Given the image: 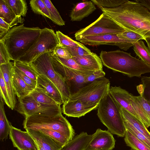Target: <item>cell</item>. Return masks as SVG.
Here are the masks:
<instances>
[{
    "label": "cell",
    "mask_w": 150,
    "mask_h": 150,
    "mask_svg": "<svg viewBox=\"0 0 150 150\" xmlns=\"http://www.w3.org/2000/svg\"><path fill=\"white\" fill-rule=\"evenodd\" d=\"M14 147L18 150H37L35 142L26 131H22L11 125L9 134Z\"/></svg>",
    "instance_id": "cell-14"
},
{
    "label": "cell",
    "mask_w": 150,
    "mask_h": 150,
    "mask_svg": "<svg viewBox=\"0 0 150 150\" xmlns=\"http://www.w3.org/2000/svg\"><path fill=\"white\" fill-rule=\"evenodd\" d=\"M38 130L50 136L63 147L70 141L67 137L57 131L47 129Z\"/></svg>",
    "instance_id": "cell-38"
},
{
    "label": "cell",
    "mask_w": 150,
    "mask_h": 150,
    "mask_svg": "<svg viewBox=\"0 0 150 150\" xmlns=\"http://www.w3.org/2000/svg\"><path fill=\"white\" fill-rule=\"evenodd\" d=\"M72 58L80 65L91 71H103V64L101 59L96 53L91 52L82 56Z\"/></svg>",
    "instance_id": "cell-21"
},
{
    "label": "cell",
    "mask_w": 150,
    "mask_h": 150,
    "mask_svg": "<svg viewBox=\"0 0 150 150\" xmlns=\"http://www.w3.org/2000/svg\"><path fill=\"white\" fill-rule=\"evenodd\" d=\"M0 96L2 98L4 103L11 108L10 100L7 88L1 72L0 71Z\"/></svg>",
    "instance_id": "cell-43"
},
{
    "label": "cell",
    "mask_w": 150,
    "mask_h": 150,
    "mask_svg": "<svg viewBox=\"0 0 150 150\" xmlns=\"http://www.w3.org/2000/svg\"><path fill=\"white\" fill-rule=\"evenodd\" d=\"M141 80L142 84L137 86V90L150 105V75L142 77Z\"/></svg>",
    "instance_id": "cell-34"
},
{
    "label": "cell",
    "mask_w": 150,
    "mask_h": 150,
    "mask_svg": "<svg viewBox=\"0 0 150 150\" xmlns=\"http://www.w3.org/2000/svg\"><path fill=\"white\" fill-rule=\"evenodd\" d=\"M30 4L31 10L35 13L51 19L49 12L42 0H31Z\"/></svg>",
    "instance_id": "cell-32"
},
{
    "label": "cell",
    "mask_w": 150,
    "mask_h": 150,
    "mask_svg": "<svg viewBox=\"0 0 150 150\" xmlns=\"http://www.w3.org/2000/svg\"><path fill=\"white\" fill-rule=\"evenodd\" d=\"M14 65L22 71L32 79L37 81L38 74L34 70L30 64L13 61Z\"/></svg>",
    "instance_id": "cell-33"
},
{
    "label": "cell",
    "mask_w": 150,
    "mask_h": 150,
    "mask_svg": "<svg viewBox=\"0 0 150 150\" xmlns=\"http://www.w3.org/2000/svg\"><path fill=\"white\" fill-rule=\"evenodd\" d=\"M97 116L112 134L125 137L126 129L117 103L109 93L100 101L97 108Z\"/></svg>",
    "instance_id": "cell-5"
},
{
    "label": "cell",
    "mask_w": 150,
    "mask_h": 150,
    "mask_svg": "<svg viewBox=\"0 0 150 150\" xmlns=\"http://www.w3.org/2000/svg\"><path fill=\"white\" fill-rule=\"evenodd\" d=\"M15 109L25 117L38 114L54 116L62 114L60 105H50L36 102L29 95L22 98H17Z\"/></svg>",
    "instance_id": "cell-10"
},
{
    "label": "cell",
    "mask_w": 150,
    "mask_h": 150,
    "mask_svg": "<svg viewBox=\"0 0 150 150\" xmlns=\"http://www.w3.org/2000/svg\"><path fill=\"white\" fill-rule=\"evenodd\" d=\"M50 54L53 67L55 71L61 75L67 82L69 87L70 82L79 86V88L86 84L85 79L88 75L71 69L62 64L57 56L52 52Z\"/></svg>",
    "instance_id": "cell-12"
},
{
    "label": "cell",
    "mask_w": 150,
    "mask_h": 150,
    "mask_svg": "<svg viewBox=\"0 0 150 150\" xmlns=\"http://www.w3.org/2000/svg\"><path fill=\"white\" fill-rule=\"evenodd\" d=\"M123 123L125 129L128 130L138 139L150 148V140L149 139L130 125L124 122Z\"/></svg>",
    "instance_id": "cell-41"
},
{
    "label": "cell",
    "mask_w": 150,
    "mask_h": 150,
    "mask_svg": "<svg viewBox=\"0 0 150 150\" xmlns=\"http://www.w3.org/2000/svg\"><path fill=\"white\" fill-rule=\"evenodd\" d=\"M37 148V150H47L40 145L38 144L35 142Z\"/></svg>",
    "instance_id": "cell-51"
},
{
    "label": "cell",
    "mask_w": 150,
    "mask_h": 150,
    "mask_svg": "<svg viewBox=\"0 0 150 150\" xmlns=\"http://www.w3.org/2000/svg\"><path fill=\"white\" fill-rule=\"evenodd\" d=\"M96 9L91 1H85L77 3L72 8L70 14L71 21H80L88 17Z\"/></svg>",
    "instance_id": "cell-20"
},
{
    "label": "cell",
    "mask_w": 150,
    "mask_h": 150,
    "mask_svg": "<svg viewBox=\"0 0 150 150\" xmlns=\"http://www.w3.org/2000/svg\"><path fill=\"white\" fill-rule=\"evenodd\" d=\"M14 72L18 75L26 83L35 88L37 86V81H35L28 76L22 71L15 67L13 64Z\"/></svg>",
    "instance_id": "cell-46"
},
{
    "label": "cell",
    "mask_w": 150,
    "mask_h": 150,
    "mask_svg": "<svg viewBox=\"0 0 150 150\" xmlns=\"http://www.w3.org/2000/svg\"><path fill=\"white\" fill-rule=\"evenodd\" d=\"M56 34L60 46L65 47H73L82 46L81 43L72 40L59 30L56 31Z\"/></svg>",
    "instance_id": "cell-37"
},
{
    "label": "cell",
    "mask_w": 150,
    "mask_h": 150,
    "mask_svg": "<svg viewBox=\"0 0 150 150\" xmlns=\"http://www.w3.org/2000/svg\"><path fill=\"white\" fill-rule=\"evenodd\" d=\"M13 82L15 91L18 98H23L29 95L35 88L26 83L14 71Z\"/></svg>",
    "instance_id": "cell-25"
},
{
    "label": "cell",
    "mask_w": 150,
    "mask_h": 150,
    "mask_svg": "<svg viewBox=\"0 0 150 150\" xmlns=\"http://www.w3.org/2000/svg\"><path fill=\"white\" fill-rule=\"evenodd\" d=\"M100 9L125 30L150 37V11L135 1L127 0L117 7Z\"/></svg>",
    "instance_id": "cell-1"
},
{
    "label": "cell",
    "mask_w": 150,
    "mask_h": 150,
    "mask_svg": "<svg viewBox=\"0 0 150 150\" xmlns=\"http://www.w3.org/2000/svg\"><path fill=\"white\" fill-rule=\"evenodd\" d=\"M63 104L62 112L68 117L79 118L96 109L78 100H68L64 102Z\"/></svg>",
    "instance_id": "cell-15"
},
{
    "label": "cell",
    "mask_w": 150,
    "mask_h": 150,
    "mask_svg": "<svg viewBox=\"0 0 150 150\" xmlns=\"http://www.w3.org/2000/svg\"><path fill=\"white\" fill-rule=\"evenodd\" d=\"M135 1L141 4L150 11V0H136Z\"/></svg>",
    "instance_id": "cell-49"
},
{
    "label": "cell",
    "mask_w": 150,
    "mask_h": 150,
    "mask_svg": "<svg viewBox=\"0 0 150 150\" xmlns=\"http://www.w3.org/2000/svg\"><path fill=\"white\" fill-rule=\"evenodd\" d=\"M134 50L141 60L150 66V51L142 40L133 43Z\"/></svg>",
    "instance_id": "cell-28"
},
{
    "label": "cell",
    "mask_w": 150,
    "mask_h": 150,
    "mask_svg": "<svg viewBox=\"0 0 150 150\" xmlns=\"http://www.w3.org/2000/svg\"><path fill=\"white\" fill-rule=\"evenodd\" d=\"M46 5L50 15V20L54 24L59 26L65 25V22L52 2L50 0H42Z\"/></svg>",
    "instance_id": "cell-30"
},
{
    "label": "cell",
    "mask_w": 150,
    "mask_h": 150,
    "mask_svg": "<svg viewBox=\"0 0 150 150\" xmlns=\"http://www.w3.org/2000/svg\"><path fill=\"white\" fill-rule=\"evenodd\" d=\"M109 93L118 103L138 119L132 105L131 94L120 87L116 86L110 87Z\"/></svg>",
    "instance_id": "cell-17"
},
{
    "label": "cell",
    "mask_w": 150,
    "mask_h": 150,
    "mask_svg": "<svg viewBox=\"0 0 150 150\" xmlns=\"http://www.w3.org/2000/svg\"><path fill=\"white\" fill-rule=\"evenodd\" d=\"M0 18L9 24L11 28L24 22L21 16L16 15L4 0H0Z\"/></svg>",
    "instance_id": "cell-24"
},
{
    "label": "cell",
    "mask_w": 150,
    "mask_h": 150,
    "mask_svg": "<svg viewBox=\"0 0 150 150\" xmlns=\"http://www.w3.org/2000/svg\"><path fill=\"white\" fill-rule=\"evenodd\" d=\"M105 74V73L103 70L95 71L92 74L88 75L86 76L85 82L86 84L89 83L98 79L104 77Z\"/></svg>",
    "instance_id": "cell-48"
},
{
    "label": "cell",
    "mask_w": 150,
    "mask_h": 150,
    "mask_svg": "<svg viewBox=\"0 0 150 150\" xmlns=\"http://www.w3.org/2000/svg\"><path fill=\"white\" fill-rule=\"evenodd\" d=\"M92 137V134L82 132L69 141L62 150H85Z\"/></svg>",
    "instance_id": "cell-23"
},
{
    "label": "cell",
    "mask_w": 150,
    "mask_h": 150,
    "mask_svg": "<svg viewBox=\"0 0 150 150\" xmlns=\"http://www.w3.org/2000/svg\"><path fill=\"white\" fill-rule=\"evenodd\" d=\"M91 1L101 9L117 7L125 3L127 0H92Z\"/></svg>",
    "instance_id": "cell-39"
},
{
    "label": "cell",
    "mask_w": 150,
    "mask_h": 150,
    "mask_svg": "<svg viewBox=\"0 0 150 150\" xmlns=\"http://www.w3.org/2000/svg\"><path fill=\"white\" fill-rule=\"evenodd\" d=\"M126 129L124 140L127 145L133 150H150V148Z\"/></svg>",
    "instance_id": "cell-27"
},
{
    "label": "cell",
    "mask_w": 150,
    "mask_h": 150,
    "mask_svg": "<svg viewBox=\"0 0 150 150\" xmlns=\"http://www.w3.org/2000/svg\"><path fill=\"white\" fill-rule=\"evenodd\" d=\"M25 117L23 125L25 129H47L57 131L65 135L69 141L75 137L74 129L62 114L54 116L36 114Z\"/></svg>",
    "instance_id": "cell-4"
},
{
    "label": "cell",
    "mask_w": 150,
    "mask_h": 150,
    "mask_svg": "<svg viewBox=\"0 0 150 150\" xmlns=\"http://www.w3.org/2000/svg\"><path fill=\"white\" fill-rule=\"evenodd\" d=\"M4 101L0 96V139L3 141L7 139L11 130V125L5 114Z\"/></svg>",
    "instance_id": "cell-26"
},
{
    "label": "cell",
    "mask_w": 150,
    "mask_h": 150,
    "mask_svg": "<svg viewBox=\"0 0 150 150\" xmlns=\"http://www.w3.org/2000/svg\"><path fill=\"white\" fill-rule=\"evenodd\" d=\"M83 44L96 46L102 45L116 46L125 51L133 46V42L119 37L116 34L85 36L76 40Z\"/></svg>",
    "instance_id": "cell-11"
},
{
    "label": "cell",
    "mask_w": 150,
    "mask_h": 150,
    "mask_svg": "<svg viewBox=\"0 0 150 150\" xmlns=\"http://www.w3.org/2000/svg\"><path fill=\"white\" fill-rule=\"evenodd\" d=\"M8 6L17 16L25 17L28 10L25 0H4Z\"/></svg>",
    "instance_id": "cell-29"
},
{
    "label": "cell",
    "mask_w": 150,
    "mask_h": 150,
    "mask_svg": "<svg viewBox=\"0 0 150 150\" xmlns=\"http://www.w3.org/2000/svg\"><path fill=\"white\" fill-rule=\"evenodd\" d=\"M115 141L108 130L98 129L92 134V137L85 150H112Z\"/></svg>",
    "instance_id": "cell-13"
},
{
    "label": "cell",
    "mask_w": 150,
    "mask_h": 150,
    "mask_svg": "<svg viewBox=\"0 0 150 150\" xmlns=\"http://www.w3.org/2000/svg\"><path fill=\"white\" fill-rule=\"evenodd\" d=\"M42 30L38 27H28L22 24L11 28L0 39L13 61L27 51L39 37Z\"/></svg>",
    "instance_id": "cell-3"
},
{
    "label": "cell",
    "mask_w": 150,
    "mask_h": 150,
    "mask_svg": "<svg viewBox=\"0 0 150 150\" xmlns=\"http://www.w3.org/2000/svg\"><path fill=\"white\" fill-rule=\"evenodd\" d=\"M110 85L108 79L104 77L98 79L71 94L68 100H78L96 109L100 101L109 93Z\"/></svg>",
    "instance_id": "cell-6"
},
{
    "label": "cell",
    "mask_w": 150,
    "mask_h": 150,
    "mask_svg": "<svg viewBox=\"0 0 150 150\" xmlns=\"http://www.w3.org/2000/svg\"><path fill=\"white\" fill-rule=\"evenodd\" d=\"M100 54L103 65L129 77H140L143 74L150 73V66L132 56L130 53L118 50L108 52L102 50Z\"/></svg>",
    "instance_id": "cell-2"
},
{
    "label": "cell",
    "mask_w": 150,
    "mask_h": 150,
    "mask_svg": "<svg viewBox=\"0 0 150 150\" xmlns=\"http://www.w3.org/2000/svg\"><path fill=\"white\" fill-rule=\"evenodd\" d=\"M0 71L2 74L7 88L10 100L11 109L13 110L15 109L17 102L13 82V62H10L7 64L0 65Z\"/></svg>",
    "instance_id": "cell-16"
},
{
    "label": "cell",
    "mask_w": 150,
    "mask_h": 150,
    "mask_svg": "<svg viewBox=\"0 0 150 150\" xmlns=\"http://www.w3.org/2000/svg\"><path fill=\"white\" fill-rule=\"evenodd\" d=\"M131 104L135 112L138 119L142 122L147 127H150V121L144 112L139 103L132 95L131 97Z\"/></svg>",
    "instance_id": "cell-36"
},
{
    "label": "cell",
    "mask_w": 150,
    "mask_h": 150,
    "mask_svg": "<svg viewBox=\"0 0 150 150\" xmlns=\"http://www.w3.org/2000/svg\"><path fill=\"white\" fill-rule=\"evenodd\" d=\"M72 57L82 56L91 53V51L84 45L73 47H66Z\"/></svg>",
    "instance_id": "cell-42"
},
{
    "label": "cell",
    "mask_w": 150,
    "mask_h": 150,
    "mask_svg": "<svg viewBox=\"0 0 150 150\" xmlns=\"http://www.w3.org/2000/svg\"><path fill=\"white\" fill-rule=\"evenodd\" d=\"M30 64L38 75L45 76L55 86L64 102L68 100L71 94L70 87L65 79L54 70L50 52L44 54Z\"/></svg>",
    "instance_id": "cell-7"
},
{
    "label": "cell",
    "mask_w": 150,
    "mask_h": 150,
    "mask_svg": "<svg viewBox=\"0 0 150 150\" xmlns=\"http://www.w3.org/2000/svg\"><path fill=\"white\" fill-rule=\"evenodd\" d=\"M117 35L121 39L131 41L133 43L142 40H144L145 38L143 35L137 32L129 30H125L117 34Z\"/></svg>",
    "instance_id": "cell-40"
},
{
    "label": "cell",
    "mask_w": 150,
    "mask_h": 150,
    "mask_svg": "<svg viewBox=\"0 0 150 150\" xmlns=\"http://www.w3.org/2000/svg\"><path fill=\"white\" fill-rule=\"evenodd\" d=\"M37 102L45 104L55 105L58 104L40 89L36 87L30 94Z\"/></svg>",
    "instance_id": "cell-31"
},
{
    "label": "cell",
    "mask_w": 150,
    "mask_h": 150,
    "mask_svg": "<svg viewBox=\"0 0 150 150\" xmlns=\"http://www.w3.org/2000/svg\"><path fill=\"white\" fill-rule=\"evenodd\" d=\"M52 52L57 57L64 59H69L72 57L66 47L59 45Z\"/></svg>",
    "instance_id": "cell-47"
},
{
    "label": "cell",
    "mask_w": 150,
    "mask_h": 150,
    "mask_svg": "<svg viewBox=\"0 0 150 150\" xmlns=\"http://www.w3.org/2000/svg\"><path fill=\"white\" fill-rule=\"evenodd\" d=\"M150 121V105L142 95L134 96Z\"/></svg>",
    "instance_id": "cell-45"
},
{
    "label": "cell",
    "mask_w": 150,
    "mask_h": 150,
    "mask_svg": "<svg viewBox=\"0 0 150 150\" xmlns=\"http://www.w3.org/2000/svg\"><path fill=\"white\" fill-rule=\"evenodd\" d=\"M12 59L3 42L0 41V65L7 64Z\"/></svg>",
    "instance_id": "cell-44"
},
{
    "label": "cell",
    "mask_w": 150,
    "mask_h": 150,
    "mask_svg": "<svg viewBox=\"0 0 150 150\" xmlns=\"http://www.w3.org/2000/svg\"><path fill=\"white\" fill-rule=\"evenodd\" d=\"M125 30L104 13L94 22L87 27L78 30L75 34L76 40L89 36L116 34Z\"/></svg>",
    "instance_id": "cell-9"
},
{
    "label": "cell",
    "mask_w": 150,
    "mask_h": 150,
    "mask_svg": "<svg viewBox=\"0 0 150 150\" xmlns=\"http://www.w3.org/2000/svg\"><path fill=\"white\" fill-rule=\"evenodd\" d=\"M36 87L55 101L58 104L64 103L62 96L59 91L49 79L42 74H38L37 80Z\"/></svg>",
    "instance_id": "cell-18"
},
{
    "label": "cell",
    "mask_w": 150,
    "mask_h": 150,
    "mask_svg": "<svg viewBox=\"0 0 150 150\" xmlns=\"http://www.w3.org/2000/svg\"><path fill=\"white\" fill-rule=\"evenodd\" d=\"M59 44L53 30L46 28L42 29L39 37L33 44L17 61L31 64L44 54L53 52Z\"/></svg>",
    "instance_id": "cell-8"
},
{
    "label": "cell",
    "mask_w": 150,
    "mask_h": 150,
    "mask_svg": "<svg viewBox=\"0 0 150 150\" xmlns=\"http://www.w3.org/2000/svg\"><path fill=\"white\" fill-rule=\"evenodd\" d=\"M144 40L146 41L148 45V47L150 51V37L145 38Z\"/></svg>",
    "instance_id": "cell-50"
},
{
    "label": "cell",
    "mask_w": 150,
    "mask_h": 150,
    "mask_svg": "<svg viewBox=\"0 0 150 150\" xmlns=\"http://www.w3.org/2000/svg\"><path fill=\"white\" fill-rule=\"evenodd\" d=\"M34 141L47 150H62L63 147L51 137L36 130L25 129Z\"/></svg>",
    "instance_id": "cell-19"
},
{
    "label": "cell",
    "mask_w": 150,
    "mask_h": 150,
    "mask_svg": "<svg viewBox=\"0 0 150 150\" xmlns=\"http://www.w3.org/2000/svg\"><path fill=\"white\" fill-rule=\"evenodd\" d=\"M57 57L60 61L64 65L83 74L90 75L95 71L88 70L81 66L72 58L67 59Z\"/></svg>",
    "instance_id": "cell-35"
},
{
    "label": "cell",
    "mask_w": 150,
    "mask_h": 150,
    "mask_svg": "<svg viewBox=\"0 0 150 150\" xmlns=\"http://www.w3.org/2000/svg\"><path fill=\"white\" fill-rule=\"evenodd\" d=\"M123 122L131 125L150 140V132L144 124L118 103Z\"/></svg>",
    "instance_id": "cell-22"
}]
</instances>
